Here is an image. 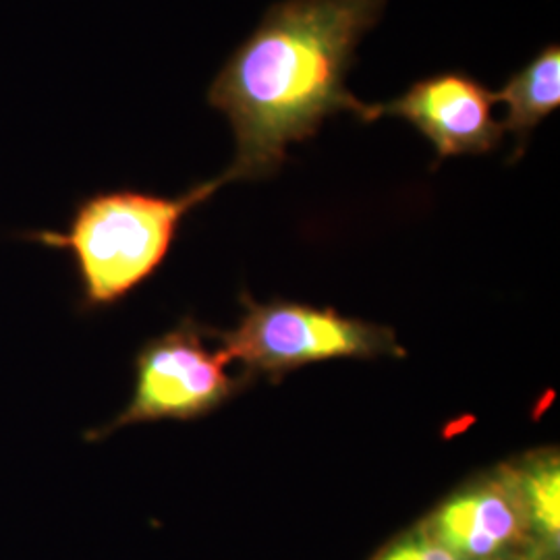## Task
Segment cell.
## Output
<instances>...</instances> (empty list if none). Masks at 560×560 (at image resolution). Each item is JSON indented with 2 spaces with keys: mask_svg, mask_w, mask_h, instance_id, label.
I'll use <instances>...</instances> for the list:
<instances>
[{
  "mask_svg": "<svg viewBox=\"0 0 560 560\" xmlns=\"http://www.w3.org/2000/svg\"><path fill=\"white\" fill-rule=\"evenodd\" d=\"M386 0H280L241 42L208 88L206 101L235 136L233 180L279 173L287 148L310 140L340 110L365 120L368 104L345 85L361 38Z\"/></svg>",
  "mask_w": 560,
  "mask_h": 560,
  "instance_id": "6da1fadb",
  "label": "cell"
},
{
  "mask_svg": "<svg viewBox=\"0 0 560 560\" xmlns=\"http://www.w3.org/2000/svg\"><path fill=\"white\" fill-rule=\"evenodd\" d=\"M222 173L179 196L119 187L81 198L65 229L23 231L20 240L67 254L80 284L81 312H101L133 295L168 260L185 219L210 200Z\"/></svg>",
  "mask_w": 560,
  "mask_h": 560,
  "instance_id": "7a4b0ae2",
  "label": "cell"
},
{
  "mask_svg": "<svg viewBox=\"0 0 560 560\" xmlns=\"http://www.w3.org/2000/svg\"><path fill=\"white\" fill-rule=\"evenodd\" d=\"M237 328L222 335L221 349L252 376L280 378L307 363L328 360H374L405 355L395 332L374 322L340 316L293 301L245 300Z\"/></svg>",
  "mask_w": 560,
  "mask_h": 560,
  "instance_id": "3957f363",
  "label": "cell"
},
{
  "mask_svg": "<svg viewBox=\"0 0 560 560\" xmlns=\"http://www.w3.org/2000/svg\"><path fill=\"white\" fill-rule=\"evenodd\" d=\"M208 330L191 318L161 337L145 340L136 355V384L131 399L117 418L85 441L96 442L117 430L154 421H191L203 418L231 399L240 381L229 376L231 358L206 345Z\"/></svg>",
  "mask_w": 560,
  "mask_h": 560,
  "instance_id": "277c9868",
  "label": "cell"
},
{
  "mask_svg": "<svg viewBox=\"0 0 560 560\" xmlns=\"http://www.w3.org/2000/svg\"><path fill=\"white\" fill-rule=\"evenodd\" d=\"M494 92L465 71H442L416 81L402 96L368 104L363 122L397 117L432 143L439 162L486 154L501 143L504 129L494 119Z\"/></svg>",
  "mask_w": 560,
  "mask_h": 560,
  "instance_id": "5b68a950",
  "label": "cell"
},
{
  "mask_svg": "<svg viewBox=\"0 0 560 560\" xmlns=\"http://www.w3.org/2000/svg\"><path fill=\"white\" fill-rule=\"evenodd\" d=\"M420 527L460 560H538L509 465L459 488Z\"/></svg>",
  "mask_w": 560,
  "mask_h": 560,
  "instance_id": "8992f818",
  "label": "cell"
},
{
  "mask_svg": "<svg viewBox=\"0 0 560 560\" xmlns=\"http://www.w3.org/2000/svg\"><path fill=\"white\" fill-rule=\"evenodd\" d=\"M494 102L506 106L504 131L517 140V154H523L532 131L560 106L559 44H548L540 52L515 71L501 92H494Z\"/></svg>",
  "mask_w": 560,
  "mask_h": 560,
  "instance_id": "52a82bcc",
  "label": "cell"
},
{
  "mask_svg": "<svg viewBox=\"0 0 560 560\" xmlns=\"http://www.w3.org/2000/svg\"><path fill=\"white\" fill-rule=\"evenodd\" d=\"M538 560H559L560 460L557 451H538L509 465Z\"/></svg>",
  "mask_w": 560,
  "mask_h": 560,
  "instance_id": "ba28073f",
  "label": "cell"
},
{
  "mask_svg": "<svg viewBox=\"0 0 560 560\" xmlns=\"http://www.w3.org/2000/svg\"><path fill=\"white\" fill-rule=\"evenodd\" d=\"M374 560H460L448 552L434 538H430L420 525L407 534L390 541L386 548L374 557Z\"/></svg>",
  "mask_w": 560,
  "mask_h": 560,
  "instance_id": "9c48e42d",
  "label": "cell"
}]
</instances>
